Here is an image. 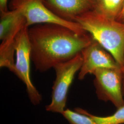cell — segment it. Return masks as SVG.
I'll return each mask as SVG.
<instances>
[{"label": "cell", "mask_w": 124, "mask_h": 124, "mask_svg": "<svg viewBox=\"0 0 124 124\" xmlns=\"http://www.w3.org/2000/svg\"><path fill=\"white\" fill-rule=\"evenodd\" d=\"M31 61L36 69L44 72L75 58L93 38L55 23L36 24L28 29Z\"/></svg>", "instance_id": "1"}, {"label": "cell", "mask_w": 124, "mask_h": 124, "mask_svg": "<svg viewBox=\"0 0 124 124\" xmlns=\"http://www.w3.org/2000/svg\"><path fill=\"white\" fill-rule=\"evenodd\" d=\"M85 31L108 51L122 69L124 67V24L95 10L75 19Z\"/></svg>", "instance_id": "2"}, {"label": "cell", "mask_w": 124, "mask_h": 124, "mask_svg": "<svg viewBox=\"0 0 124 124\" xmlns=\"http://www.w3.org/2000/svg\"><path fill=\"white\" fill-rule=\"evenodd\" d=\"M82 63L80 53L71 60L54 67L56 79L52 88L51 102L46 107V111L61 114L64 111L69 88Z\"/></svg>", "instance_id": "3"}, {"label": "cell", "mask_w": 124, "mask_h": 124, "mask_svg": "<svg viewBox=\"0 0 124 124\" xmlns=\"http://www.w3.org/2000/svg\"><path fill=\"white\" fill-rule=\"evenodd\" d=\"M10 10L19 12L26 20L27 27L41 23H55L63 25L81 34L87 33L78 23L67 21L55 14L41 0H11Z\"/></svg>", "instance_id": "4"}, {"label": "cell", "mask_w": 124, "mask_h": 124, "mask_svg": "<svg viewBox=\"0 0 124 124\" xmlns=\"http://www.w3.org/2000/svg\"><path fill=\"white\" fill-rule=\"evenodd\" d=\"M93 75L98 99L110 102L117 109L124 106L122 69L102 68L96 70Z\"/></svg>", "instance_id": "5"}, {"label": "cell", "mask_w": 124, "mask_h": 124, "mask_svg": "<svg viewBox=\"0 0 124 124\" xmlns=\"http://www.w3.org/2000/svg\"><path fill=\"white\" fill-rule=\"evenodd\" d=\"M28 29L29 27L26 25L23 27L16 39L15 46L16 60L13 73L25 84L31 102L36 106L40 103L42 97L33 84L31 78V45Z\"/></svg>", "instance_id": "6"}, {"label": "cell", "mask_w": 124, "mask_h": 124, "mask_svg": "<svg viewBox=\"0 0 124 124\" xmlns=\"http://www.w3.org/2000/svg\"><path fill=\"white\" fill-rule=\"evenodd\" d=\"M81 54L82 63L78 75L79 80H83L87 75L93 74L99 69L121 68L111 54L93 39L81 51Z\"/></svg>", "instance_id": "7"}, {"label": "cell", "mask_w": 124, "mask_h": 124, "mask_svg": "<svg viewBox=\"0 0 124 124\" xmlns=\"http://www.w3.org/2000/svg\"><path fill=\"white\" fill-rule=\"evenodd\" d=\"M44 4L59 17L75 22L80 16L94 10L97 0H41Z\"/></svg>", "instance_id": "8"}, {"label": "cell", "mask_w": 124, "mask_h": 124, "mask_svg": "<svg viewBox=\"0 0 124 124\" xmlns=\"http://www.w3.org/2000/svg\"><path fill=\"white\" fill-rule=\"evenodd\" d=\"M26 20L16 10L0 12V40L7 46H13L23 28L26 25Z\"/></svg>", "instance_id": "9"}, {"label": "cell", "mask_w": 124, "mask_h": 124, "mask_svg": "<svg viewBox=\"0 0 124 124\" xmlns=\"http://www.w3.org/2000/svg\"><path fill=\"white\" fill-rule=\"evenodd\" d=\"M124 4V0H97L95 10L102 15L116 19Z\"/></svg>", "instance_id": "10"}, {"label": "cell", "mask_w": 124, "mask_h": 124, "mask_svg": "<svg viewBox=\"0 0 124 124\" xmlns=\"http://www.w3.org/2000/svg\"><path fill=\"white\" fill-rule=\"evenodd\" d=\"M75 111L88 115L97 124H124V105L119 108L113 115L108 116L93 115L81 108H76Z\"/></svg>", "instance_id": "11"}, {"label": "cell", "mask_w": 124, "mask_h": 124, "mask_svg": "<svg viewBox=\"0 0 124 124\" xmlns=\"http://www.w3.org/2000/svg\"><path fill=\"white\" fill-rule=\"evenodd\" d=\"M62 115L70 124H97L88 115L70 109H65Z\"/></svg>", "instance_id": "12"}, {"label": "cell", "mask_w": 124, "mask_h": 124, "mask_svg": "<svg viewBox=\"0 0 124 124\" xmlns=\"http://www.w3.org/2000/svg\"><path fill=\"white\" fill-rule=\"evenodd\" d=\"M8 0H0V12H7L8 11Z\"/></svg>", "instance_id": "13"}, {"label": "cell", "mask_w": 124, "mask_h": 124, "mask_svg": "<svg viewBox=\"0 0 124 124\" xmlns=\"http://www.w3.org/2000/svg\"><path fill=\"white\" fill-rule=\"evenodd\" d=\"M116 20L124 24V4L117 17Z\"/></svg>", "instance_id": "14"}, {"label": "cell", "mask_w": 124, "mask_h": 124, "mask_svg": "<svg viewBox=\"0 0 124 124\" xmlns=\"http://www.w3.org/2000/svg\"><path fill=\"white\" fill-rule=\"evenodd\" d=\"M123 71V93L124 95V67L122 69Z\"/></svg>", "instance_id": "15"}]
</instances>
